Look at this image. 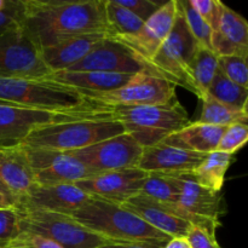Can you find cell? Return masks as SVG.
<instances>
[{"mask_svg": "<svg viewBox=\"0 0 248 248\" xmlns=\"http://www.w3.org/2000/svg\"><path fill=\"white\" fill-rule=\"evenodd\" d=\"M99 104L72 111H47L0 101V148L16 147L36 127L70 120L94 110Z\"/></svg>", "mask_w": 248, "mask_h": 248, "instance_id": "9c48e42d", "label": "cell"}, {"mask_svg": "<svg viewBox=\"0 0 248 248\" xmlns=\"http://www.w3.org/2000/svg\"><path fill=\"white\" fill-rule=\"evenodd\" d=\"M208 96L230 107L247 110L248 89L232 82L222 72H219V69L211 84Z\"/></svg>", "mask_w": 248, "mask_h": 248, "instance_id": "f1b7e54d", "label": "cell"}, {"mask_svg": "<svg viewBox=\"0 0 248 248\" xmlns=\"http://www.w3.org/2000/svg\"><path fill=\"white\" fill-rule=\"evenodd\" d=\"M176 178L179 189L176 205L191 215L220 225V217L224 213V199L222 193H216L195 182L191 172L171 173Z\"/></svg>", "mask_w": 248, "mask_h": 248, "instance_id": "2e32d148", "label": "cell"}, {"mask_svg": "<svg viewBox=\"0 0 248 248\" xmlns=\"http://www.w3.org/2000/svg\"><path fill=\"white\" fill-rule=\"evenodd\" d=\"M161 245L152 244V242H114L108 241L107 244L102 245L99 248H164Z\"/></svg>", "mask_w": 248, "mask_h": 248, "instance_id": "ab89813d", "label": "cell"}, {"mask_svg": "<svg viewBox=\"0 0 248 248\" xmlns=\"http://www.w3.org/2000/svg\"><path fill=\"white\" fill-rule=\"evenodd\" d=\"M116 1L144 22L150 18L162 5L153 0H116Z\"/></svg>", "mask_w": 248, "mask_h": 248, "instance_id": "f35d334b", "label": "cell"}, {"mask_svg": "<svg viewBox=\"0 0 248 248\" xmlns=\"http://www.w3.org/2000/svg\"><path fill=\"white\" fill-rule=\"evenodd\" d=\"M23 12V0H7L6 7L0 11V35L22 27Z\"/></svg>", "mask_w": 248, "mask_h": 248, "instance_id": "836d02e7", "label": "cell"}, {"mask_svg": "<svg viewBox=\"0 0 248 248\" xmlns=\"http://www.w3.org/2000/svg\"><path fill=\"white\" fill-rule=\"evenodd\" d=\"M109 108L121 121L126 133L143 148L159 144L167 136L191 123L178 99L154 106Z\"/></svg>", "mask_w": 248, "mask_h": 248, "instance_id": "5b68a950", "label": "cell"}, {"mask_svg": "<svg viewBox=\"0 0 248 248\" xmlns=\"http://www.w3.org/2000/svg\"><path fill=\"white\" fill-rule=\"evenodd\" d=\"M0 248H62L56 242L33 232H22L15 239L10 240Z\"/></svg>", "mask_w": 248, "mask_h": 248, "instance_id": "d590c367", "label": "cell"}, {"mask_svg": "<svg viewBox=\"0 0 248 248\" xmlns=\"http://www.w3.org/2000/svg\"><path fill=\"white\" fill-rule=\"evenodd\" d=\"M201 101H202V113L198 123L222 126V127H228L234 124H247V110H241L228 106L208 94Z\"/></svg>", "mask_w": 248, "mask_h": 248, "instance_id": "83f0119b", "label": "cell"}, {"mask_svg": "<svg viewBox=\"0 0 248 248\" xmlns=\"http://www.w3.org/2000/svg\"><path fill=\"white\" fill-rule=\"evenodd\" d=\"M248 140L247 124H234L225 128L222 138L218 143V152L228 153L234 155L237 150L241 149Z\"/></svg>", "mask_w": 248, "mask_h": 248, "instance_id": "d6a6232c", "label": "cell"}, {"mask_svg": "<svg viewBox=\"0 0 248 248\" xmlns=\"http://www.w3.org/2000/svg\"><path fill=\"white\" fill-rule=\"evenodd\" d=\"M147 69L144 63L116 39L107 36L80 62L67 70L135 75Z\"/></svg>", "mask_w": 248, "mask_h": 248, "instance_id": "5bb4252c", "label": "cell"}, {"mask_svg": "<svg viewBox=\"0 0 248 248\" xmlns=\"http://www.w3.org/2000/svg\"><path fill=\"white\" fill-rule=\"evenodd\" d=\"M19 218L16 208L0 210V246L21 234Z\"/></svg>", "mask_w": 248, "mask_h": 248, "instance_id": "e575fe53", "label": "cell"}, {"mask_svg": "<svg viewBox=\"0 0 248 248\" xmlns=\"http://www.w3.org/2000/svg\"><path fill=\"white\" fill-rule=\"evenodd\" d=\"M145 177L144 171L132 167L93 174L75 184L89 196L123 205L142 193Z\"/></svg>", "mask_w": 248, "mask_h": 248, "instance_id": "4fadbf2b", "label": "cell"}, {"mask_svg": "<svg viewBox=\"0 0 248 248\" xmlns=\"http://www.w3.org/2000/svg\"><path fill=\"white\" fill-rule=\"evenodd\" d=\"M73 218L94 234L114 242H152L165 246L172 237L124 208L121 205L90 196Z\"/></svg>", "mask_w": 248, "mask_h": 248, "instance_id": "3957f363", "label": "cell"}, {"mask_svg": "<svg viewBox=\"0 0 248 248\" xmlns=\"http://www.w3.org/2000/svg\"><path fill=\"white\" fill-rule=\"evenodd\" d=\"M179 10L184 17L186 27L199 46L212 50V29L202 17L191 7L189 0H178Z\"/></svg>", "mask_w": 248, "mask_h": 248, "instance_id": "4dcf8cb0", "label": "cell"}, {"mask_svg": "<svg viewBox=\"0 0 248 248\" xmlns=\"http://www.w3.org/2000/svg\"><path fill=\"white\" fill-rule=\"evenodd\" d=\"M7 5V0H0V11L4 10Z\"/></svg>", "mask_w": 248, "mask_h": 248, "instance_id": "ee69618b", "label": "cell"}, {"mask_svg": "<svg viewBox=\"0 0 248 248\" xmlns=\"http://www.w3.org/2000/svg\"><path fill=\"white\" fill-rule=\"evenodd\" d=\"M51 70L46 67L40 50L22 27L0 35V78L27 79L46 78Z\"/></svg>", "mask_w": 248, "mask_h": 248, "instance_id": "30bf717a", "label": "cell"}, {"mask_svg": "<svg viewBox=\"0 0 248 248\" xmlns=\"http://www.w3.org/2000/svg\"><path fill=\"white\" fill-rule=\"evenodd\" d=\"M23 148L26 150L27 159L31 165L35 184H75L79 181L93 176L89 167L77 159L70 152Z\"/></svg>", "mask_w": 248, "mask_h": 248, "instance_id": "7c38bea8", "label": "cell"}, {"mask_svg": "<svg viewBox=\"0 0 248 248\" xmlns=\"http://www.w3.org/2000/svg\"><path fill=\"white\" fill-rule=\"evenodd\" d=\"M0 182L9 189L16 200L34 186V177L21 144L0 148Z\"/></svg>", "mask_w": 248, "mask_h": 248, "instance_id": "7402d4cb", "label": "cell"}, {"mask_svg": "<svg viewBox=\"0 0 248 248\" xmlns=\"http://www.w3.org/2000/svg\"><path fill=\"white\" fill-rule=\"evenodd\" d=\"M121 206L170 237H186L191 227L174 215L172 203L160 202L143 194L133 196Z\"/></svg>", "mask_w": 248, "mask_h": 248, "instance_id": "ac0fdd59", "label": "cell"}, {"mask_svg": "<svg viewBox=\"0 0 248 248\" xmlns=\"http://www.w3.org/2000/svg\"><path fill=\"white\" fill-rule=\"evenodd\" d=\"M70 153L86 165L92 173L97 174L137 167L142 156L143 147L130 135L123 133Z\"/></svg>", "mask_w": 248, "mask_h": 248, "instance_id": "8fae6325", "label": "cell"}, {"mask_svg": "<svg viewBox=\"0 0 248 248\" xmlns=\"http://www.w3.org/2000/svg\"><path fill=\"white\" fill-rule=\"evenodd\" d=\"M107 34L114 39L125 38L137 33L144 21L136 16L116 0H103Z\"/></svg>", "mask_w": 248, "mask_h": 248, "instance_id": "4316f807", "label": "cell"}, {"mask_svg": "<svg viewBox=\"0 0 248 248\" xmlns=\"http://www.w3.org/2000/svg\"><path fill=\"white\" fill-rule=\"evenodd\" d=\"M21 232H33L62 248H99L108 240L82 227L72 216L15 203Z\"/></svg>", "mask_w": 248, "mask_h": 248, "instance_id": "8992f818", "label": "cell"}, {"mask_svg": "<svg viewBox=\"0 0 248 248\" xmlns=\"http://www.w3.org/2000/svg\"><path fill=\"white\" fill-rule=\"evenodd\" d=\"M198 46L186 27L178 5V16L171 33L152 60L145 63V67L150 72L169 80L174 86H182L193 92L190 63Z\"/></svg>", "mask_w": 248, "mask_h": 248, "instance_id": "52a82bcc", "label": "cell"}, {"mask_svg": "<svg viewBox=\"0 0 248 248\" xmlns=\"http://www.w3.org/2000/svg\"><path fill=\"white\" fill-rule=\"evenodd\" d=\"M15 206V201L12 199H10L9 196L4 195L2 193H0V210L2 208H11Z\"/></svg>", "mask_w": 248, "mask_h": 248, "instance_id": "b9f144b4", "label": "cell"}, {"mask_svg": "<svg viewBox=\"0 0 248 248\" xmlns=\"http://www.w3.org/2000/svg\"><path fill=\"white\" fill-rule=\"evenodd\" d=\"M90 199L77 184L40 186L34 184L24 195L16 199L15 203H23L50 212L72 215Z\"/></svg>", "mask_w": 248, "mask_h": 248, "instance_id": "e0dca14e", "label": "cell"}, {"mask_svg": "<svg viewBox=\"0 0 248 248\" xmlns=\"http://www.w3.org/2000/svg\"><path fill=\"white\" fill-rule=\"evenodd\" d=\"M207 154L188 152L171 145L159 144L143 148L138 169L145 173H182L191 172L205 160Z\"/></svg>", "mask_w": 248, "mask_h": 248, "instance_id": "d6986e66", "label": "cell"}, {"mask_svg": "<svg viewBox=\"0 0 248 248\" xmlns=\"http://www.w3.org/2000/svg\"><path fill=\"white\" fill-rule=\"evenodd\" d=\"M23 6L22 28L39 50L81 34H107L103 0H23Z\"/></svg>", "mask_w": 248, "mask_h": 248, "instance_id": "6da1fadb", "label": "cell"}, {"mask_svg": "<svg viewBox=\"0 0 248 248\" xmlns=\"http://www.w3.org/2000/svg\"><path fill=\"white\" fill-rule=\"evenodd\" d=\"M189 2L191 7L202 17L203 21L211 27L212 31H216L223 2L219 0H189Z\"/></svg>", "mask_w": 248, "mask_h": 248, "instance_id": "8d00e7d4", "label": "cell"}, {"mask_svg": "<svg viewBox=\"0 0 248 248\" xmlns=\"http://www.w3.org/2000/svg\"><path fill=\"white\" fill-rule=\"evenodd\" d=\"M0 193H2V194H4V195L9 196L10 199H12V200H14L15 202H16V200H15V198H14V196H12V194L10 193V191H9V189H7L6 186H5L4 184L1 183V182H0Z\"/></svg>", "mask_w": 248, "mask_h": 248, "instance_id": "7bdbcfd3", "label": "cell"}, {"mask_svg": "<svg viewBox=\"0 0 248 248\" xmlns=\"http://www.w3.org/2000/svg\"><path fill=\"white\" fill-rule=\"evenodd\" d=\"M225 128L227 127L200 124L196 121L167 136L161 143L188 152L210 154L217 150L218 143Z\"/></svg>", "mask_w": 248, "mask_h": 248, "instance_id": "603a6c76", "label": "cell"}, {"mask_svg": "<svg viewBox=\"0 0 248 248\" xmlns=\"http://www.w3.org/2000/svg\"><path fill=\"white\" fill-rule=\"evenodd\" d=\"M218 69L232 82L248 89L247 58L241 56L218 57Z\"/></svg>", "mask_w": 248, "mask_h": 248, "instance_id": "1f68e13d", "label": "cell"}, {"mask_svg": "<svg viewBox=\"0 0 248 248\" xmlns=\"http://www.w3.org/2000/svg\"><path fill=\"white\" fill-rule=\"evenodd\" d=\"M123 133H126L125 127L113 110L109 107L99 106L85 115L39 126L21 144L35 149L73 152Z\"/></svg>", "mask_w": 248, "mask_h": 248, "instance_id": "7a4b0ae2", "label": "cell"}, {"mask_svg": "<svg viewBox=\"0 0 248 248\" xmlns=\"http://www.w3.org/2000/svg\"><path fill=\"white\" fill-rule=\"evenodd\" d=\"M132 77L133 75L130 74H116V73L61 70V72L51 73L46 78L60 84L74 87L80 92L102 93V92L120 89L126 82H128V80Z\"/></svg>", "mask_w": 248, "mask_h": 248, "instance_id": "cb8c5ba5", "label": "cell"}, {"mask_svg": "<svg viewBox=\"0 0 248 248\" xmlns=\"http://www.w3.org/2000/svg\"><path fill=\"white\" fill-rule=\"evenodd\" d=\"M140 194L160 202L177 203L179 189L173 174L152 172L147 173Z\"/></svg>", "mask_w": 248, "mask_h": 248, "instance_id": "f546056e", "label": "cell"}, {"mask_svg": "<svg viewBox=\"0 0 248 248\" xmlns=\"http://www.w3.org/2000/svg\"><path fill=\"white\" fill-rule=\"evenodd\" d=\"M164 248H190L186 237H172Z\"/></svg>", "mask_w": 248, "mask_h": 248, "instance_id": "60d3db41", "label": "cell"}, {"mask_svg": "<svg viewBox=\"0 0 248 248\" xmlns=\"http://www.w3.org/2000/svg\"><path fill=\"white\" fill-rule=\"evenodd\" d=\"M107 36L106 33H89L65 39L40 50L41 60L51 73L67 70L89 55Z\"/></svg>", "mask_w": 248, "mask_h": 248, "instance_id": "44dd1931", "label": "cell"}, {"mask_svg": "<svg viewBox=\"0 0 248 248\" xmlns=\"http://www.w3.org/2000/svg\"><path fill=\"white\" fill-rule=\"evenodd\" d=\"M217 72L218 56L210 48L198 46L190 63L193 93L200 99L205 98Z\"/></svg>", "mask_w": 248, "mask_h": 248, "instance_id": "484cf974", "label": "cell"}, {"mask_svg": "<svg viewBox=\"0 0 248 248\" xmlns=\"http://www.w3.org/2000/svg\"><path fill=\"white\" fill-rule=\"evenodd\" d=\"M0 101L47 111H72L97 106L79 90L48 78H0Z\"/></svg>", "mask_w": 248, "mask_h": 248, "instance_id": "277c9868", "label": "cell"}, {"mask_svg": "<svg viewBox=\"0 0 248 248\" xmlns=\"http://www.w3.org/2000/svg\"><path fill=\"white\" fill-rule=\"evenodd\" d=\"M232 159L234 155L216 150L206 155L205 160L191 171V174L198 184L216 193H220Z\"/></svg>", "mask_w": 248, "mask_h": 248, "instance_id": "d4e9b609", "label": "cell"}, {"mask_svg": "<svg viewBox=\"0 0 248 248\" xmlns=\"http://www.w3.org/2000/svg\"><path fill=\"white\" fill-rule=\"evenodd\" d=\"M178 16V0H170L159 7L136 34L116 39L127 46L143 63H147L156 53L169 34L171 33Z\"/></svg>", "mask_w": 248, "mask_h": 248, "instance_id": "9a60e30c", "label": "cell"}, {"mask_svg": "<svg viewBox=\"0 0 248 248\" xmlns=\"http://www.w3.org/2000/svg\"><path fill=\"white\" fill-rule=\"evenodd\" d=\"M212 51L218 56L248 55V24L240 14L223 2L219 22L212 33Z\"/></svg>", "mask_w": 248, "mask_h": 248, "instance_id": "ffe728a7", "label": "cell"}, {"mask_svg": "<svg viewBox=\"0 0 248 248\" xmlns=\"http://www.w3.org/2000/svg\"><path fill=\"white\" fill-rule=\"evenodd\" d=\"M87 99L104 107H138L176 101V86L149 69L135 74L120 89L102 93L82 92Z\"/></svg>", "mask_w": 248, "mask_h": 248, "instance_id": "ba28073f", "label": "cell"}, {"mask_svg": "<svg viewBox=\"0 0 248 248\" xmlns=\"http://www.w3.org/2000/svg\"><path fill=\"white\" fill-rule=\"evenodd\" d=\"M186 240L190 248H222L216 240V235L195 225H191Z\"/></svg>", "mask_w": 248, "mask_h": 248, "instance_id": "74e56055", "label": "cell"}]
</instances>
